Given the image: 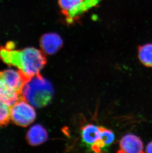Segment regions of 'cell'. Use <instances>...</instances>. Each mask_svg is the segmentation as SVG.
Instances as JSON below:
<instances>
[{
  "label": "cell",
  "mask_w": 152,
  "mask_h": 153,
  "mask_svg": "<svg viewBox=\"0 0 152 153\" xmlns=\"http://www.w3.org/2000/svg\"><path fill=\"white\" fill-rule=\"evenodd\" d=\"M13 42L0 47V59L10 66L15 67L29 80L40 74L47 59L46 53L33 47L21 50L14 49Z\"/></svg>",
  "instance_id": "cell-1"
},
{
  "label": "cell",
  "mask_w": 152,
  "mask_h": 153,
  "mask_svg": "<svg viewBox=\"0 0 152 153\" xmlns=\"http://www.w3.org/2000/svg\"><path fill=\"white\" fill-rule=\"evenodd\" d=\"M54 93L51 83L39 74L25 84L22 96L24 100L33 107L41 108L51 102Z\"/></svg>",
  "instance_id": "cell-2"
},
{
  "label": "cell",
  "mask_w": 152,
  "mask_h": 153,
  "mask_svg": "<svg viewBox=\"0 0 152 153\" xmlns=\"http://www.w3.org/2000/svg\"><path fill=\"white\" fill-rule=\"evenodd\" d=\"M34 108L23 99L17 101L10 106V120L22 127H27L36 119Z\"/></svg>",
  "instance_id": "cell-3"
},
{
  "label": "cell",
  "mask_w": 152,
  "mask_h": 153,
  "mask_svg": "<svg viewBox=\"0 0 152 153\" xmlns=\"http://www.w3.org/2000/svg\"><path fill=\"white\" fill-rule=\"evenodd\" d=\"M118 153H143L144 144L141 139L136 135L129 133L122 137L120 141Z\"/></svg>",
  "instance_id": "cell-4"
},
{
  "label": "cell",
  "mask_w": 152,
  "mask_h": 153,
  "mask_svg": "<svg viewBox=\"0 0 152 153\" xmlns=\"http://www.w3.org/2000/svg\"><path fill=\"white\" fill-rule=\"evenodd\" d=\"M63 42L61 36L55 33H49L43 35L41 38V48L45 53L53 55L61 49Z\"/></svg>",
  "instance_id": "cell-5"
},
{
  "label": "cell",
  "mask_w": 152,
  "mask_h": 153,
  "mask_svg": "<svg viewBox=\"0 0 152 153\" xmlns=\"http://www.w3.org/2000/svg\"><path fill=\"white\" fill-rule=\"evenodd\" d=\"M48 139L46 129L40 124H36L29 129L26 135V140L32 146H38L44 143Z\"/></svg>",
  "instance_id": "cell-6"
},
{
  "label": "cell",
  "mask_w": 152,
  "mask_h": 153,
  "mask_svg": "<svg viewBox=\"0 0 152 153\" xmlns=\"http://www.w3.org/2000/svg\"><path fill=\"white\" fill-rule=\"evenodd\" d=\"M100 137L91 146L92 150L95 153L101 152V150H103L112 144L115 139V135L112 131L102 126H100Z\"/></svg>",
  "instance_id": "cell-7"
},
{
  "label": "cell",
  "mask_w": 152,
  "mask_h": 153,
  "mask_svg": "<svg viewBox=\"0 0 152 153\" xmlns=\"http://www.w3.org/2000/svg\"><path fill=\"white\" fill-rule=\"evenodd\" d=\"M0 97L8 105L12 106L17 101L23 99L22 95H19L13 91L8 86L0 74Z\"/></svg>",
  "instance_id": "cell-8"
},
{
  "label": "cell",
  "mask_w": 152,
  "mask_h": 153,
  "mask_svg": "<svg viewBox=\"0 0 152 153\" xmlns=\"http://www.w3.org/2000/svg\"><path fill=\"white\" fill-rule=\"evenodd\" d=\"M81 136L86 144L92 146L100 137V126L92 124H87L83 127Z\"/></svg>",
  "instance_id": "cell-9"
},
{
  "label": "cell",
  "mask_w": 152,
  "mask_h": 153,
  "mask_svg": "<svg viewBox=\"0 0 152 153\" xmlns=\"http://www.w3.org/2000/svg\"><path fill=\"white\" fill-rule=\"evenodd\" d=\"M138 57L145 67L152 68V43H147L138 48Z\"/></svg>",
  "instance_id": "cell-10"
},
{
  "label": "cell",
  "mask_w": 152,
  "mask_h": 153,
  "mask_svg": "<svg viewBox=\"0 0 152 153\" xmlns=\"http://www.w3.org/2000/svg\"><path fill=\"white\" fill-rule=\"evenodd\" d=\"M85 0H58V4L65 17L76 9Z\"/></svg>",
  "instance_id": "cell-11"
},
{
  "label": "cell",
  "mask_w": 152,
  "mask_h": 153,
  "mask_svg": "<svg viewBox=\"0 0 152 153\" xmlns=\"http://www.w3.org/2000/svg\"><path fill=\"white\" fill-rule=\"evenodd\" d=\"M10 120V106L0 97V127L7 126Z\"/></svg>",
  "instance_id": "cell-12"
},
{
  "label": "cell",
  "mask_w": 152,
  "mask_h": 153,
  "mask_svg": "<svg viewBox=\"0 0 152 153\" xmlns=\"http://www.w3.org/2000/svg\"><path fill=\"white\" fill-rule=\"evenodd\" d=\"M146 152L148 153H152V141L150 142L147 145L146 148Z\"/></svg>",
  "instance_id": "cell-13"
},
{
  "label": "cell",
  "mask_w": 152,
  "mask_h": 153,
  "mask_svg": "<svg viewBox=\"0 0 152 153\" xmlns=\"http://www.w3.org/2000/svg\"><path fill=\"white\" fill-rule=\"evenodd\" d=\"M94 1H95V2H96V3H97V4H99V2H100V1H101L102 0H94Z\"/></svg>",
  "instance_id": "cell-14"
}]
</instances>
